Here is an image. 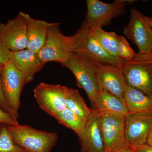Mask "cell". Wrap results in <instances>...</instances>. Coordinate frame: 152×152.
Listing matches in <instances>:
<instances>
[{
	"label": "cell",
	"instance_id": "cell-7",
	"mask_svg": "<svg viewBox=\"0 0 152 152\" xmlns=\"http://www.w3.org/2000/svg\"><path fill=\"white\" fill-rule=\"evenodd\" d=\"M1 85L10 113L18 119L21 94L26 83L21 73L10 61L3 66L1 74Z\"/></svg>",
	"mask_w": 152,
	"mask_h": 152
},
{
	"label": "cell",
	"instance_id": "cell-22",
	"mask_svg": "<svg viewBox=\"0 0 152 152\" xmlns=\"http://www.w3.org/2000/svg\"><path fill=\"white\" fill-rule=\"evenodd\" d=\"M0 152H30L14 142L6 125L0 131Z\"/></svg>",
	"mask_w": 152,
	"mask_h": 152
},
{
	"label": "cell",
	"instance_id": "cell-20",
	"mask_svg": "<svg viewBox=\"0 0 152 152\" xmlns=\"http://www.w3.org/2000/svg\"><path fill=\"white\" fill-rule=\"evenodd\" d=\"M66 108L86 122L92 111L87 107L78 91L69 88L67 96Z\"/></svg>",
	"mask_w": 152,
	"mask_h": 152
},
{
	"label": "cell",
	"instance_id": "cell-9",
	"mask_svg": "<svg viewBox=\"0 0 152 152\" xmlns=\"http://www.w3.org/2000/svg\"><path fill=\"white\" fill-rule=\"evenodd\" d=\"M126 117L118 114L101 112V128L104 152H114L126 144Z\"/></svg>",
	"mask_w": 152,
	"mask_h": 152
},
{
	"label": "cell",
	"instance_id": "cell-21",
	"mask_svg": "<svg viewBox=\"0 0 152 152\" xmlns=\"http://www.w3.org/2000/svg\"><path fill=\"white\" fill-rule=\"evenodd\" d=\"M54 118L61 124L72 130L78 136L83 131L86 123L67 108L56 115Z\"/></svg>",
	"mask_w": 152,
	"mask_h": 152
},
{
	"label": "cell",
	"instance_id": "cell-31",
	"mask_svg": "<svg viewBox=\"0 0 152 152\" xmlns=\"http://www.w3.org/2000/svg\"><path fill=\"white\" fill-rule=\"evenodd\" d=\"M149 55V57L150 59L152 61V48L151 50V51L150 52V53Z\"/></svg>",
	"mask_w": 152,
	"mask_h": 152
},
{
	"label": "cell",
	"instance_id": "cell-5",
	"mask_svg": "<svg viewBox=\"0 0 152 152\" xmlns=\"http://www.w3.org/2000/svg\"><path fill=\"white\" fill-rule=\"evenodd\" d=\"M136 1L115 0L107 4L99 0H87L85 24L88 29L108 26L115 18L126 12V7Z\"/></svg>",
	"mask_w": 152,
	"mask_h": 152
},
{
	"label": "cell",
	"instance_id": "cell-17",
	"mask_svg": "<svg viewBox=\"0 0 152 152\" xmlns=\"http://www.w3.org/2000/svg\"><path fill=\"white\" fill-rule=\"evenodd\" d=\"M124 99L129 115H152V97L139 90L128 86L124 95Z\"/></svg>",
	"mask_w": 152,
	"mask_h": 152
},
{
	"label": "cell",
	"instance_id": "cell-33",
	"mask_svg": "<svg viewBox=\"0 0 152 152\" xmlns=\"http://www.w3.org/2000/svg\"><path fill=\"white\" fill-rule=\"evenodd\" d=\"M150 27H151V28L152 29V26H150Z\"/></svg>",
	"mask_w": 152,
	"mask_h": 152
},
{
	"label": "cell",
	"instance_id": "cell-2",
	"mask_svg": "<svg viewBox=\"0 0 152 152\" xmlns=\"http://www.w3.org/2000/svg\"><path fill=\"white\" fill-rule=\"evenodd\" d=\"M73 52L86 57L91 61L104 65H119L123 60L111 56L91 35L84 21L74 35Z\"/></svg>",
	"mask_w": 152,
	"mask_h": 152
},
{
	"label": "cell",
	"instance_id": "cell-3",
	"mask_svg": "<svg viewBox=\"0 0 152 152\" xmlns=\"http://www.w3.org/2000/svg\"><path fill=\"white\" fill-rule=\"evenodd\" d=\"M59 23H53L49 28L46 43L37 53V56L44 64L55 61L62 65L69 59L73 50L72 36L63 34Z\"/></svg>",
	"mask_w": 152,
	"mask_h": 152
},
{
	"label": "cell",
	"instance_id": "cell-28",
	"mask_svg": "<svg viewBox=\"0 0 152 152\" xmlns=\"http://www.w3.org/2000/svg\"><path fill=\"white\" fill-rule=\"evenodd\" d=\"M114 152H134V148L126 144L121 148Z\"/></svg>",
	"mask_w": 152,
	"mask_h": 152
},
{
	"label": "cell",
	"instance_id": "cell-12",
	"mask_svg": "<svg viewBox=\"0 0 152 152\" xmlns=\"http://www.w3.org/2000/svg\"><path fill=\"white\" fill-rule=\"evenodd\" d=\"M0 40L11 52L27 48L26 26L20 13L6 23L0 24Z\"/></svg>",
	"mask_w": 152,
	"mask_h": 152
},
{
	"label": "cell",
	"instance_id": "cell-30",
	"mask_svg": "<svg viewBox=\"0 0 152 152\" xmlns=\"http://www.w3.org/2000/svg\"><path fill=\"white\" fill-rule=\"evenodd\" d=\"M145 19L146 20L147 23L149 26H152V18L151 17H149L145 16Z\"/></svg>",
	"mask_w": 152,
	"mask_h": 152
},
{
	"label": "cell",
	"instance_id": "cell-14",
	"mask_svg": "<svg viewBox=\"0 0 152 152\" xmlns=\"http://www.w3.org/2000/svg\"><path fill=\"white\" fill-rule=\"evenodd\" d=\"M92 110L84 129L79 136L81 152H104L101 128V112Z\"/></svg>",
	"mask_w": 152,
	"mask_h": 152
},
{
	"label": "cell",
	"instance_id": "cell-10",
	"mask_svg": "<svg viewBox=\"0 0 152 152\" xmlns=\"http://www.w3.org/2000/svg\"><path fill=\"white\" fill-rule=\"evenodd\" d=\"M122 64L104 65L94 63L99 91H107L124 100V95L129 86L124 75Z\"/></svg>",
	"mask_w": 152,
	"mask_h": 152
},
{
	"label": "cell",
	"instance_id": "cell-6",
	"mask_svg": "<svg viewBox=\"0 0 152 152\" xmlns=\"http://www.w3.org/2000/svg\"><path fill=\"white\" fill-rule=\"evenodd\" d=\"M62 65L72 72L77 85L84 90L92 106L99 91L94 63L86 57L73 52L67 61Z\"/></svg>",
	"mask_w": 152,
	"mask_h": 152
},
{
	"label": "cell",
	"instance_id": "cell-23",
	"mask_svg": "<svg viewBox=\"0 0 152 152\" xmlns=\"http://www.w3.org/2000/svg\"><path fill=\"white\" fill-rule=\"evenodd\" d=\"M117 53L118 58L126 61H132L137 56V53L134 51L126 39L119 35L118 37Z\"/></svg>",
	"mask_w": 152,
	"mask_h": 152
},
{
	"label": "cell",
	"instance_id": "cell-29",
	"mask_svg": "<svg viewBox=\"0 0 152 152\" xmlns=\"http://www.w3.org/2000/svg\"><path fill=\"white\" fill-rule=\"evenodd\" d=\"M146 144L152 147V129L149 134Z\"/></svg>",
	"mask_w": 152,
	"mask_h": 152
},
{
	"label": "cell",
	"instance_id": "cell-32",
	"mask_svg": "<svg viewBox=\"0 0 152 152\" xmlns=\"http://www.w3.org/2000/svg\"><path fill=\"white\" fill-rule=\"evenodd\" d=\"M2 124H0V131H1V129L2 126Z\"/></svg>",
	"mask_w": 152,
	"mask_h": 152
},
{
	"label": "cell",
	"instance_id": "cell-16",
	"mask_svg": "<svg viewBox=\"0 0 152 152\" xmlns=\"http://www.w3.org/2000/svg\"><path fill=\"white\" fill-rule=\"evenodd\" d=\"M26 26L27 48L37 53L45 45L48 38L49 28L53 23L33 18L29 14L19 12Z\"/></svg>",
	"mask_w": 152,
	"mask_h": 152
},
{
	"label": "cell",
	"instance_id": "cell-13",
	"mask_svg": "<svg viewBox=\"0 0 152 152\" xmlns=\"http://www.w3.org/2000/svg\"><path fill=\"white\" fill-rule=\"evenodd\" d=\"M152 129V115H128L125 124L126 144L133 148L147 144Z\"/></svg>",
	"mask_w": 152,
	"mask_h": 152
},
{
	"label": "cell",
	"instance_id": "cell-8",
	"mask_svg": "<svg viewBox=\"0 0 152 152\" xmlns=\"http://www.w3.org/2000/svg\"><path fill=\"white\" fill-rule=\"evenodd\" d=\"M69 88L60 85L41 83L33 91L34 96L40 108L54 118L66 108Z\"/></svg>",
	"mask_w": 152,
	"mask_h": 152
},
{
	"label": "cell",
	"instance_id": "cell-1",
	"mask_svg": "<svg viewBox=\"0 0 152 152\" xmlns=\"http://www.w3.org/2000/svg\"><path fill=\"white\" fill-rule=\"evenodd\" d=\"M14 142L30 152H50L58 136L53 132L37 129L26 125H6Z\"/></svg>",
	"mask_w": 152,
	"mask_h": 152
},
{
	"label": "cell",
	"instance_id": "cell-26",
	"mask_svg": "<svg viewBox=\"0 0 152 152\" xmlns=\"http://www.w3.org/2000/svg\"><path fill=\"white\" fill-rule=\"evenodd\" d=\"M4 65L0 64V108L6 112L10 113L9 109L6 103L3 94L2 89L1 85V74Z\"/></svg>",
	"mask_w": 152,
	"mask_h": 152
},
{
	"label": "cell",
	"instance_id": "cell-15",
	"mask_svg": "<svg viewBox=\"0 0 152 152\" xmlns=\"http://www.w3.org/2000/svg\"><path fill=\"white\" fill-rule=\"evenodd\" d=\"M9 61L21 73L26 84L32 81L35 74L45 64L38 58L37 53L28 49L11 52Z\"/></svg>",
	"mask_w": 152,
	"mask_h": 152
},
{
	"label": "cell",
	"instance_id": "cell-25",
	"mask_svg": "<svg viewBox=\"0 0 152 152\" xmlns=\"http://www.w3.org/2000/svg\"><path fill=\"white\" fill-rule=\"evenodd\" d=\"M11 51L0 40V64L5 65L10 59Z\"/></svg>",
	"mask_w": 152,
	"mask_h": 152
},
{
	"label": "cell",
	"instance_id": "cell-34",
	"mask_svg": "<svg viewBox=\"0 0 152 152\" xmlns=\"http://www.w3.org/2000/svg\"><path fill=\"white\" fill-rule=\"evenodd\" d=\"M80 152H81V151H80Z\"/></svg>",
	"mask_w": 152,
	"mask_h": 152
},
{
	"label": "cell",
	"instance_id": "cell-4",
	"mask_svg": "<svg viewBox=\"0 0 152 152\" xmlns=\"http://www.w3.org/2000/svg\"><path fill=\"white\" fill-rule=\"evenodd\" d=\"M122 66L128 86L152 97V61L149 55L137 53L132 61L123 60Z\"/></svg>",
	"mask_w": 152,
	"mask_h": 152
},
{
	"label": "cell",
	"instance_id": "cell-24",
	"mask_svg": "<svg viewBox=\"0 0 152 152\" xmlns=\"http://www.w3.org/2000/svg\"><path fill=\"white\" fill-rule=\"evenodd\" d=\"M0 124L10 126L19 124L18 119L10 113L3 110L0 108Z\"/></svg>",
	"mask_w": 152,
	"mask_h": 152
},
{
	"label": "cell",
	"instance_id": "cell-19",
	"mask_svg": "<svg viewBox=\"0 0 152 152\" xmlns=\"http://www.w3.org/2000/svg\"><path fill=\"white\" fill-rule=\"evenodd\" d=\"M88 30L91 35L98 41L102 48L108 53L119 58L117 53L118 35L114 32L106 31L102 28H94Z\"/></svg>",
	"mask_w": 152,
	"mask_h": 152
},
{
	"label": "cell",
	"instance_id": "cell-11",
	"mask_svg": "<svg viewBox=\"0 0 152 152\" xmlns=\"http://www.w3.org/2000/svg\"><path fill=\"white\" fill-rule=\"evenodd\" d=\"M128 24L124 34L138 48V53L149 55L152 48V30L147 23L145 16L135 9L131 10Z\"/></svg>",
	"mask_w": 152,
	"mask_h": 152
},
{
	"label": "cell",
	"instance_id": "cell-27",
	"mask_svg": "<svg viewBox=\"0 0 152 152\" xmlns=\"http://www.w3.org/2000/svg\"><path fill=\"white\" fill-rule=\"evenodd\" d=\"M134 152H152V147L147 144L134 148Z\"/></svg>",
	"mask_w": 152,
	"mask_h": 152
},
{
	"label": "cell",
	"instance_id": "cell-18",
	"mask_svg": "<svg viewBox=\"0 0 152 152\" xmlns=\"http://www.w3.org/2000/svg\"><path fill=\"white\" fill-rule=\"evenodd\" d=\"M92 109L127 116L129 115L125 101L106 91H99L95 96Z\"/></svg>",
	"mask_w": 152,
	"mask_h": 152
}]
</instances>
